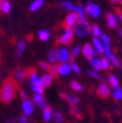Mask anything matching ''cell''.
<instances>
[{"label":"cell","instance_id":"obj_1","mask_svg":"<svg viewBox=\"0 0 122 123\" xmlns=\"http://www.w3.org/2000/svg\"><path fill=\"white\" fill-rule=\"evenodd\" d=\"M15 91H17V82L13 79L6 80L0 90V100L5 103L10 102L14 98Z\"/></svg>","mask_w":122,"mask_h":123},{"label":"cell","instance_id":"obj_2","mask_svg":"<svg viewBox=\"0 0 122 123\" xmlns=\"http://www.w3.org/2000/svg\"><path fill=\"white\" fill-rule=\"evenodd\" d=\"M90 28H89L88 23L87 22H80L79 21L77 23V25H75V29H74V32L77 34L78 36H85L87 34L90 33Z\"/></svg>","mask_w":122,"mask_h":123},{"label":"cell","instance_id":"obj_3","mask_svg":"<svg viewBox=\"0 0 122 123\" xmlns=\"http://www.w3.org/2000/svg\"><path fill=\"white\" fill-rule=\"evenodd\" d=\"M74 40V31L71 30V29L67 28L65 29V32L64 34L58 38V43L61 44H69L73 42Z\"/></svg>","mask_w":122,"mask_h":123},{"label":"cell","instance_id":"obj_4","mask_svg":"<svg viewBox=\"0 0 122 123\" xmlns=\"http://www.w3.org/2000/svg\"><path fill=\"white\" fill-rule=\"evenodd\" d=\"M29 75H30L31 84H32V86H35V87H39V88H42V89H43L44 86H43V82H42V79L39 78L38 74H36V72L34 70L33 68H31Z\"/></svg>","mask_w":122,"mask_h":123},{"label":"cell","instance_id":"obj_5","mask_svg":"<svg viewBox=\"0 0 122 123\" xmlns=\"http://www.w3.org/2000/svg\"><path fill=\"white\" fill-rule=\"evenodd\" d=\"M77 20H78V14H77L76 12H71L66 17L65 21H64V25H65L66 29L67 28L71 29V26L75 25V24L77 23Z\"/></svg>","mask_w":122,"mask_h":123},{"label":"cell","instance_id":"obj_6","mask_svg":"<svg viewBox=\"0 0 122 123\" xmlns=\"http://www.w3.org/2000/svg\"><path fill=\"white\" fill-rule=\"evenodd\" d=\"M22 110L23 112L26 113V115H31L33 113L34 111V105L32 103V101L30 100H23V103H22Z\"/></svg>","mask_w":122,"mask_h":123},{"label":"cell","instance_id":"obj_7","mask_svg":"<svg viewBox=\"0 0 122 123\" xmlns=\"http://www.w3.org/2000/svg\"><path fill=\"white\" fill-rule=\"evenodd\" d=\"M81 52H83V54H84V56L86 57L87 59H89V61H91L92 57H94V49L91 47V45L90 44H85L84 46H83V49H81Z\"/></svg>","mask_w":122,"mask_h":123},{"label":"cell","instance_id":"obj_8","mask_svg":"<svg viewBox=\"0 0 122 123\" xmlns=\"http://www.w3.org/2000/svg\"><path fill=\"white\" fill-rule=\"evenodd\" d=\"M57 56H58V61L63 62V63H66L71 58V55H69V52L67 49H57Z\"/></svg>","mask_w":122,"mask_h":123},{"label":"cell","instance_id":"obj_9","mask_svg":"<svg viewBox=\"0 0 122 123\" xmlns=\"http://www.w3.org/2000/svg\"><path fill=\"white\" fill-rule=\"evenodd\" d=\"M97 92H98V95L100 96L101 98H108L110 95V90H109V87H108L106 84H101L98 87V90H97Z\"/></svg>","mask_w":122,"mask_h":123},{"label":"cell","instance_id":"obj_10","mask_svg":"<svg viewBox=\"0 0 122 123\" xmlns=\"http://www.w3.org/2000/svg\"><path fill=\"white\" fill-rule=\"evenodd\" d=\"M107 23L108 25H109V28L113 29L117 26V17H116L115 14H112V13H107Z\"/></svg>","mask_w":122,"mask_h":123},{"label":"cell","instance_id":"obj_11","mask_svg":"<svg viewBox=\"0 0 122 123\" xmlns=\"http://www.w3.org/2000/svg\"><path fill=\"white\" fill-rule=\"evenodd\" d=\"M57 67H58V75L65 76V75H67V74L71 73V66L67 65L66 63H63V64H61Z\"/></svg>","mask_w":122,"mask_h":123},{"label":"cell","instance_id":"obj_12","mask_svg":"<svg viewBox=\"0 0 122 123\" xmlns=\"http://www.w3.org/2000/svg\"><path fill=\"white\" fill-rule=\"evenodd\" d=\"M33 101L35 102V105H38L39 107H41L42 109H45L47 105H45V100L41 95H35L33 96Z\"/></svg>","mask_w":122,"mask_h":123},{"label":"cell","instance_id":"obj_13","mask_svg":"<svg viewBox=\"0 0 122 123\" xmlns=\"http://www.w3.org/2000/svg\"><path fill=\"white\" fill-rule=\"evenodd\" d=\"M52 114H53V112H52V109L50 107H46L45 109H43V119H44V121H45V122L51 121Z\"/></svg>","mask_w":122,"mask_h":123},{"label":"cell","instance_id":"obj_14","mask_svg":"<svg viewBox=\"0 0 122 123\" xmlns=\"http://www.w3.org/2000/svg\"><path fill=\"white\" fill-rule=\"evenodd\" d=\"M92 43H94L95 47H96L97 51L99 52V53H104V47H103V45H102L101 41H99L97 37H94L92 38Z\"/></svg>","mask_w":122,"mask_h":123},{"label":"cell","instance_id":"obj_15","mask_svg":"<svg viewBox=\"0 0 122 123\" xmlns=\"http://www.w3.org/2000/svg\"><path fill=\"white\" fill-rule=\"evenodd\" d=\"M51 36V33H50V31L47 30H41L39 31V37H40L41 41H47L48 38Z\"/></svg>","mask_w":122,"mask_h":123},{"label":"cell","instance_id":"obj_16","mask_svg":"<svg viewBox=\"0 0 122 123\" xmlns=\"http://www.w3.org/2000/svg\"><path fill=\"white\" fill-rule=\"evenodd\" d=\"M61 96L64 98V99H66L67 101H68L71 105H74V107L78 103V99H77L76 97H71V96H68V95H66V93H62Z\"/></svg>","mask_w":122,"mask_h":123},{"label":"cell","instance_id":"obj_17","mask_svg":"<svg viewBox=\"0 0 122 123\" xmlns=\"http://www.w3.org/2000/svg\"><path fill=\"white\" fill-rule=\"evenodd\" d=\"M42 82H43V86L44 87H47V86H50V85L52 84V80H53V76L52 75H50V74H46V75H44L42 78Z\"/></svg>","mask_w":122,"mask_h":123},{"label":"cell","instance_id":"obj_18","mask_svg":"<svg viewBox=\"0 0 122 123\" xmlns=\"http://www.w3.org/2000/svg\"><path fill=\"white\" fill-rule=\"evenodd\" d=\"M90 64L91 66L94 67L96 70H100L102 69V65H101V59H98V58H92L90 61Z\"/></svg>","mask_w":122,"mask_h":123},{"label":"cell","instance_id":"obj_19","mask_svg":"<svg viewBox=\"0 0 122 123\" xmlns=\"http://www.w3.org/2000/svg\"><path fill=\"white\" fill-rule=\"evenodd\" d=\"M48 61L51 63H55V62L58 61V56H57V49H53L48 53V56H47Z\"/></svg>","mask_w":122,"mask_h":123},{"label":"cell","instance_id":"obj_20","mask_svg":"<svg viewBox=\"0 0 122 123\" xmlns=\"http://www.w3.org/2000/svg\"><path fill=\"white\" fill-rule=\"evenodd\" d=\"M44 1L43 0H35L34 2H32V5H31L30 7V10L31 11H35V10H39L42 6H43Z\"/></svg>","mask_w":122,"mask_h":123},{"label":"cell","instance_id":"obj_21","mask_svg":"<svg viewBox=\"0 0 122 123\" xmlns=\"http://www.w3.org/2000/svg\"><path fill=\"white\" fill-rule=\"evenodd\" d=\"M100 14V8L99 6L97 5H92V8H91V11H90V15L92 18H98Z\"/></svg>","mask_w":122,"mask_h":123},{"label":"cell","instance_id":"obj_22","mask_svg":"<svg viewBox=\"0 0 122 123\" xmlns=\"http://www.w3.org/2000/svg\"><path fill=\"white\" fill-rule=\"evenodd\" d=\"M101 43H102V45H103L104 49L110 47V38L107 34H102L101 33Z\"/></svg>","mask_w":122,"mask_h":123},{"label":"cell","instance_id":"obj_23","mask_svg":"<svg viewBox=\"0 0 122 123\" xmlns=\"http://www.w3.org/2000/svg\"><path fill=\"white\" fill-rule=\"evenodd\" d=\"M112 96H113V98H115L116 100H122V89L120 87L116 88V89L113 90Z\"/></svg>","mask_w":122,"mask_h":123},{"label":"cell","instance_id":"obj_24","mask_svg":"<svg viewBox=\"0 0 122 123\" xmlns=\"http://www.w3.org/2000/svg\"><path fill=\"white\" fill-rule=\"evenodd\" d=\"M109 82L113 88H118L119 87V81H118V78L113 75H110L109 76Z\"/></svg>","mask_w":122,"mask_h":123},{"label":"cell","instance_id":"obj_25","mask_svg":"<svg viewBox=\"0 0 122 123\" xmlns=\"http://www.w3.org/2000/svg\"><path fill=\"white\" fill-rule=\"evenodd\" d=\"M26 75H28V72H26V70H23V69H18V70L15 72L17 79H23Z\"/></svg>","mask_w":122,"mask_h":123},{"label":"cell","instance_id":"obj_26","mask_svg":"<svg viewBox=\"0 0 122 123\" xmlns=\"http://www.w3.org/2000/svg\"><path fill=\"white\" fill-rule=\"evenodd\" d=\"M10 9H11V5H10V2L6 0L5 2H3L2 5H1V10H2L5 13H9V12H10Z\"/></svg>","mask_w":122,"mask_h":123},{"label":"cell","instance_id":"obj_27","mask_svg":"<svg viewBox=\"0 0 122 123\" xmlns=\"http://www.w3.org/2000/svg\"><path fill=\"white\" fill-rule=\"evenodd\" d=\"M24 49H26V42H23V41L19 42V43H18V49H17V51H18L17 55H18V56H20Z\"/></svg>","mask_w":122,"mask_h":123},{"label":"cell","instance_id":"obj_28","mask_svg":"<svg viewBox=\"0 0 122 123\" xmlns=\"http://www.w3.org/2000/svg\"><path fill=\"white\" fill-rule=\"evenodd\" d=\"M63 7L66 9V10H69V11H75V6L73 5L71 2H69V1H64L63 3Z\"/></svg>","mask_w":122,"mask_h":123},{"label":"cell","instance_id":"obj_29","mask_svg":"<svg viewBox=\"0 0 122 123\" xmlns=\"http://www.w3.org/2000/svg\"><path fill=\"white\" fill-rule=\"evenodd\" d=\"M54 120H55L56 123H63V115H62V113L59 112H54Z\"/></svg>","mask_w":122,"mask_h":123},{"label":"cell","instance_id":"obj_30","mask_svg":"<svg viewBox=\"0 0 122 123\" xmlns=\"http://www.w3.org/2000/svg\"><path fill=\"white\" fill-rule=\"evenodd\" d=\"M50 72H51V75L53 77H55V76H57L58 75V67L57 66H55V65H52V66H50Z\"/></svg>","mask_w":122,"mask_h":123},{"label":"cell","instance_id":"obj_31","mask_svg":"<svg viewBox=\"0 0 122 123\" xmlns=\"http://www.w3.org/2000/svg\"><path fill=\"white\" fill-rule=\"evenodd\" d=\"M71 86L75 91H80V90H83V86H81L80 84H78V82H76V81H71Z\"/></svg>","mask_w":122,"mask_h":123},{"label":"cell","instance_id":"obj_32","mask_svg":"<svg viewBox=\"0 0 122 123\" xmlns=\"http://www.w3.org/2000/svg\"><path fill=\"white\" fill-rule=\"evenodd\" d=\"M92 33L95 34V37H97V36L101 35V31H100L99 26L96 25V24H94V25H92Z\"/></svg>","mask_w":122,"mask_h":123},{"label":"cell","instance_id":"obj_33","mask_svg":"<svg viewBox=\"0 0 122 123\" xmlns=\"http://www.w3.org/2000/svg\"><path fill=\"white\" fill-rule=\"evenodd\" d=\"M101 65H102V68H104V69H109V67H110L109 59H108L107 57H103V58L101 59Z\"/></svg>","mask_w":122,"mask_h":123},{"label":"cell","instance_id":"obj_34","mask_svg":"<svg viewBox=\"0 0 122 123\" xmlns=\"http://www.w3.org/2000/svg\"><path fill=\"white\" fill-rule=\"evenodd\" d=\"M109 59L112 62V64H113V65H116V66H120V62H119V59H118V57L116 56V55H113V54H112L111 56L109 57Z\"/></svg>","mask_w":122,"mask_h":123},{"label":"cell","instance_id":"obj_35","mask_svg":"<svg viewBox=\"0 0 122 123\" xmlns=\"http://www.w3.org/2000/svg\"><path fill=\"white\" fill-rule=\"evenodd\" d=\"M75 12L77 14L79 13V15H84V9L81 8L80 5H77V6H75Z\"/></svg>","mask_w":122,"mask_h":123},{"label":"cell","instance_id":"obj_36","mask_svg":"<svg viewBox=\"0 0 122 123\" xmlns=\"http://www.w3.org/2000/svg\"><path fill=\"white\" fill-rule=\"evenodd\" d=\"M71 70H74L76 74H79V73H80V69H79V67L77 66L75 63H71Z\"/></svg>","mask_w":122,"mask_h":123},{"label":"cell","instance_id":"obj_37","mask_svg":"<svg viewBox=\"0 0 122 123\" xmlns=\"http://www.w3.org/2000/svg\"><path fill=\"white\" fill-rule=\"evenodd\" d=\"M19 123H28L26 115H21L20 118H19Z\"/></svg>","mask_w":122,"mask_h":123},{"label":"cell","instance_id":"obj_38","mask_svg":"<svg viewBox=\"0 0 122 123\" xmlns=\"http://www.w3.org/2000/svg\"><path fill=\"white\" fill-rule=\"evenodd\" d=\"M88 75L89 76H91V77H94V78H97V79H99L100 78V76L97 73H95V72H88Z\"/></svg>","mask_w":122,"mask_h":123},{"label":"cell","instance_id":"obj_39","mask_svg":"<svg viewBox=\"0 0 122 123\" xmlns=\"http://www.w3.org/2000/svg\"><path fill=\"white\" fill-rule=\"evenodd\" d=\"M91 8H92V3H87V6H86V12L90 14V11H91Z\"/></svg>","mask_w":122,"mask_h":123},{"label":"cell","instance_id":"obj_40","mask_svg":"<svg viewBox=\"0 0 122 123\" xmlns=\"http://www.w3.org/2000/svg\"><path fill=\"white\" fill-rule=\"evenodd\" d=\"M79 52H80V49H79V47H78V46H75V47H74V49H73V54H74L75 56H77V55H78V54H79Z\"/></svg>","mask_w":122,"mask_h":123},{"label":"cell","instance_id":"obj_41","mask_svg":"<svg viewBox=\"0 0 122 123\" xmlns=\"http://www.w3.org/2000/svg\"><path fill=\"white\" fill-rule=\"evenodd\" d=\"M40 65H41V67H42L43 69H48V68H50V66H48L46 63H41Z\"/></svg>","mask_w":122,"mask_h":123},{"label":"cell","instance_id":"obj_42","mask_svg":"<svg viewBox=\"0 0 122 123\" xmlns=\"http://www.w3.org/2000/svg\"><path fill=\"white\" fill-rule=\"evenodd\" d=\"M119 18H120V21H121V23H122V12H120V11H119Z\"/></svg>","mask_w":122,"mask_h":123},{"label":"cell","instance_id":"obj_43","mask_svg":"<svg viewBox=\"0 0 122 123\" xmlns=\"http://www.w3.org/2000/svg\"><path fill=\"white\" fill-rule=\"evenodd\" d=\"M118 33H119V35H120V36H122V29H120V30L118 31Z\"/></svg>","mask_w":122,"mask_h":123},{"label":"cell","instance_id":"obj_44","mask_svg":"<svg viewBox=\"0 0 122 123\" xmlns=\"http://www.w3.org/2000/svg\"><path fill=\"white\" fill-rule=\"evenodd\" d=\"M5 1H6V0H0V9H1V5H2Z\"/></svg>","mask_w":122,"mask_h":123},{"label":"cell","instance_id":"obj_45","mask_svg":"<svg viewBox=\"0 0 122 123\" xmlns=\"http://www.w3.org/2000/svg\"><path fill=\"white\" fill-rule=\"evenodd\" d=\"M111 1H119V0H111ZM120 1H121V0H120Z\"/></svg>","mask_w":122,"mask_h":123},{"label":"cell","instance_id":"obj_46","mask_svg":"<svg viewBox=\"0 0 122 123\" xmlns=\"http://www.w3.org/2000/svg\"><path fill=\"white\" fill-rule=\"evenodd\" d=\"M121 68H122V65H121Z\"/></svg>","mask_w":122,"mask_h":123},{"label":"cell","instance_id":"obj_47","mask_svg":"<svg viewBox=\"0 0 122 123\" xmlns=\"http://www.w3.org/2000/svg\"><path fill=\"white\" fill-rule=\"evenodd\" d=\"M121 3H122V0H121Z\"/></svg>","mask_w":122,"mask_h":123}]
</instances>
